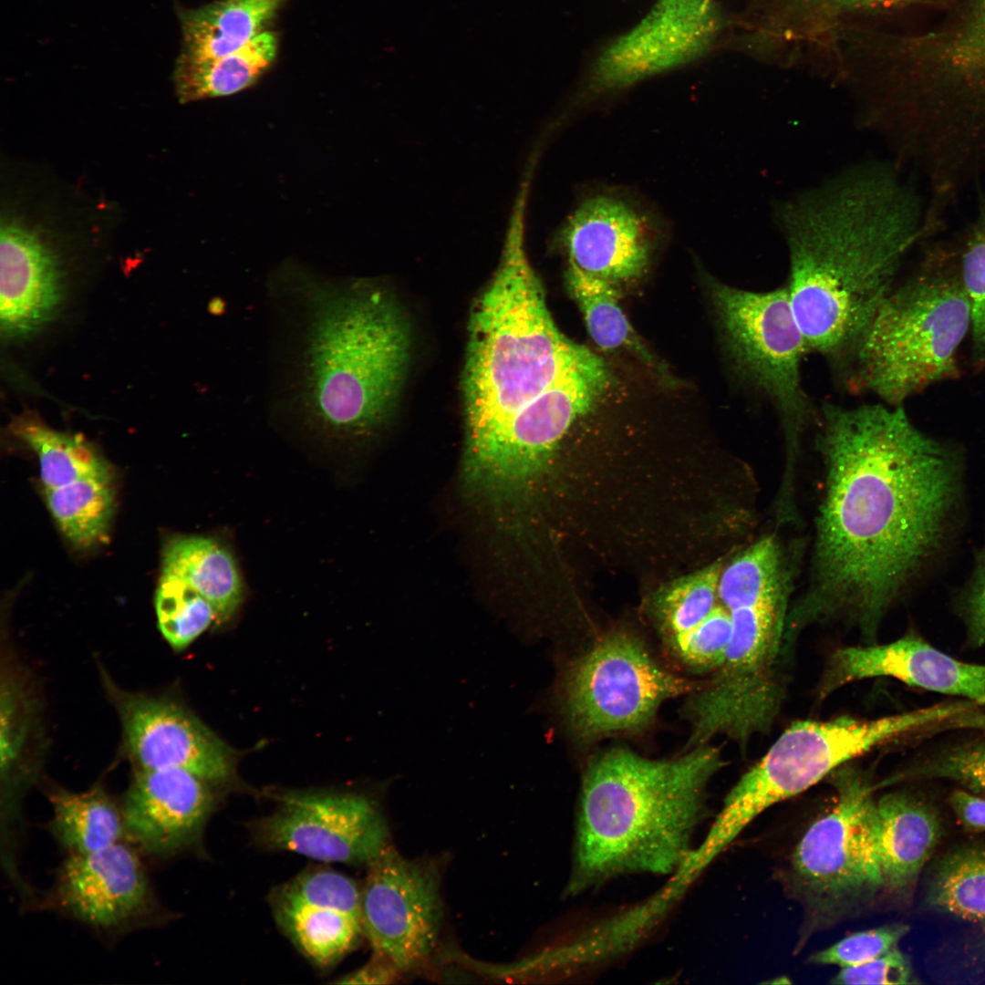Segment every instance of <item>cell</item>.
Here are the masks:
<instances>
[{
  "label": "cell",
  "mask_w": 985,
  "mask_h": 985,
  "mask_svg": "<svg viewBox=\"0 0 985 985\" xmlns=\"http://www.w3.org/2000/svg\"><path fill=\"white\" fill-rule=\"evenodd\" d=\"M0 265L2 335L27 337L52 318L61 302L57 257L37 229L6 217L1 224Z\"/></svg>",
  "instance_id": "obj_23"
},
{
  "label": "cell",
  "mask_w": 985,
  "mask_h": 985,
  "mask_svg": "<svg viewBox=\"0 0 985 985\" xmlns=\"http://www.w3.org/2000/svg\"><path fill=\"white\" fill-rule=\"evenodd\" d=\"M913 0H752L741 23V46L763 57L794 59L815 49L824 55L850 22Z\"/></svg>",
  "instance_id": "obj_22"
},
{
  "label": "cell",
  "mask_w": 985,
  "mask_h": 985,
  "mask_svg": "<svg viewBox=\"0 0 985 985\" xmlns=\"http://www.w3.org/2000/svg\"><path fill=\"white\" fill-rule=\"evenodd\" d=\"M933 907L973 922H985V848L965 846L946 855L930 880Z\"/></svg>",
  "instance_id": "obj_34"
},
{
  "label": "cell",
  "mask_w": 985,
  "mask_h": 985,
  "mask_svg": "<svg viewBox=\"0 0 985 985\" xmlns=\"http://www.w3.org/2000/svg\"><path fill=\"white\" fill-rule=\"evenodd\" d=\"M51 896L60 910L102 931L138 925L158 907L140 855L123 841L91 853L67 855Z\"/></svg>",
  "instance_id": "obj_16"
},
{
  "label": "cell",
  "mask_w": 985,
  "mask_h": 985,
  "mask_svg": "<svg viewBox=\"0 0 985 985\" xmlns=\"http://www.w3.org/2000/svg\"><path fill=\"white\" fill-rule=\"evenodd\" d=\"M278 275L304 306L293 361L298 407L335 434L373 430L408 362L410 330L399 306L365 282L330 283L292 265Z\"/></svg>",
  "instance_id": "obj_4"
},
{
  "label": "cell",
  "mask_w": 985,
  "mask_h": 985,
  "mask_svg": "<svg viewBox=\"0 0 985 985\" xmlns=\"http://www.w3.org/2000/svg\"><path fill=\"white\" fill-rule=\"evenodd\" d=\"M118 700L125 741L137 768H181L213 785L233 780V751L186 709L138 694H120Z\"/></svg>",
  "instance_id": "obj_20"
},
{
  "label": "cell",
  "mask_w": 985,
  "mask_h": 985,
  "mask_svg": "<svg viewBox=\"0 0 985 985\" xmlns=\"http://www.w3.org/2000/svg\"><path fill=\"white\" fill-rule=\"evenodd\" d=\"M570 294L580 308L589 336L605 351L625 349L659 368L635 333L619 303L616 285L569 264L565 272Z\"/></svg>",
  "instance_id": "obj_31"
},
{
  "label": "cell",
  "mask_w": 985,
  "mask_h": 985,
  "mask_svg": "<svg viewBox=\"0 0 985 985\" xmlns=\"http://www.w3.org/2000/svg\"><path fill=\"white\" fill-rule=\"evenodd\" d=\"M731 635L730 614L718 600L709 616L669 652L693 670L713 672L723 662Z\"/></svg>",
  "instance_id": "obj_38"
},
{
  "label": "cell",
  "mask_w": 985,
  "mask_h": 985,
  "mask_svg": "<svg viewBox=\"0 0 985 985\" xmlns=\"http://www.w3.org/2000/svg\"><path fill=\"white\" fill-rule=\"evenodd\" d=\"M793 567L782 543L762 536L723 565L718 600L731 621L721 665L690 693L688 749L723 735L744 747L772 726L783 699L782 664Z\"/></svg>",
  "instance_id": "obj_6"
},
{
  "label": "cell",
  "mask_w": 985,
  "mask_h": 985,
  "mask_svg": "<svg viewBox=\"0 0 985 985\" xmlns=\"http://www.w3.org/2000/svg\"><path fill=\"white\" fill-rule=\"evenodd\" d=\"M927 205L895 170L839 178L783 204L786 285L806 350L848 374L907 252L926 239Z\"/></svg>",
  "instance_id": "obj_2"
},
{
  "label": "cell",
  "mask_w": 985,
  "mask_h": 985,
  "mask_svg": "<svg viewBox=\"0 0 985 985\" xmlns=\"http://www.w3.org/2000/svg\"><path fill=\"white\" fill-rule=\"evenodd\" d=\"M698 687L658 664L638 638L616 631L571 662L558 701L570 731L592 741L641 729L664 701Z\"/></svg>",
  "instance_id": "obj_10"
},
{
  "label": "cell",
  "mask_w": 985,
  "mask_h": 985,
  "mask_svg": "<svg viewBox=\"0 0 985 985\" xmlns=\"http://www.w3.org/2000/svg\"><path fill=\"white\" fill-rule=\"evenodd\" d=\"M876 808L884 886L904 890L915 883L939 840V818L929 804L905 791L881 796Z\"/></svg>",
  "instance_id": "obj_25"
},
{
  "label": "cell",
  "mask_w": 985,
  "mask_h": 985,
  "mask_svg": "<svg viewBox=\"0 0 985 985\" xmlns=\"http://www.w3.org/2000/svg\"><path fill=\"white\" fill-rule=\"evenodd\" d=\"M969 329L966 293L947 245H940L880 305L855 354L849 384L887 405H902L957 375V352Z\"/></svg>",
  "instance_id": "obj_7"
},
{
  "label": "cell",
  "mask_w": 985,
  "mask_h": 985,
  "mask_svg": "<svg viewBox=\"0 0 985 985\" xmlns=\"http://www.w3.org/2000/svg\"><path fill=\"white\" fill-rule=\"evenodd\" d=\"M161 575L182 580L214 607L217 620L225 621L243 599V582L237 564L219 542L205 536H176L162 550Z\"/></svg>",
  "instance_id": "obj_27"
},
{
  "label": "cell",
  "mask_w": 985,
  "mask_h": 985,
  "mask_svg": "<svg viewBox=\"0 0 985 985\" xmlns=\"http://www.w3.org/2000/svg\"><path fill=\"white\" fill-rule=\"evenodd\" d=\"M962 612L970 642L975 646L985 645V546L980 554L971 585L964 597Z\"/></svg>",
  "instance_id": "obj_41"
},
{
  "label": "cell",
  "mask_w": 985,
  "mask_h": 985,
  "mask_svg": "<svg viewBox=\"0 0 985 985\" xmlns=\"http://www.w3.org/2000/svg\"><path fill=\"white\" fill-rule=\"evenodd\" d=\"M402 972L384 957L373 953L371 959L359 969L341 977L337 983L343 984H389Z\"/></svg>",
  "instance_id": "obj_42"
},
{
  "label": "cell",
  "mask_w": 985,
  "mask_h": 985,
  "mask_svg": "<svg viewBox=\"0 0 985 985\" xmlns=\"http://www.w3.org/2000/svg\"><path fill=\"white\" fill-rule=\"evenodd\" d=\"M47 795L49 831L67 855L95 852L126 839L121 807L102 787L80 793L56 788Z\"/></svg>",
  "instance_id": "obj_29"
},
{
  "label": "cell",
  "mask_w": 985,
  "mask_h": 985,
  "mask_svg": "<svg viewBox=\"0 0 985 985\" xmlns=\"http://www.w3.org/2000/svg\"><path fill=\"white\" fill-rule=\"evenodd\" d=\"M727 352L740 378L775 410L783 437L785 463L777 497L796 499V474L804 434L817 421L805 391L801 363L806 350L786 286L752 291L710 284Z\"/></svg>",
  "instance_id": "obj_9"
},
{
  "label": "cell",
  "mask_w": 985,
  "mask_h": 985,
  "mask_svg": "<svg viewBox=\"0 0 985 985\" xmlns=\"http://www.w3.org/2000/svg\"><path fill=\"white\" fill-rule=\"evenodd\" d=\"M269 904L279 928L319 968L337 963L364 936L361 887L337 871L306 869L273 889Z\"/></svg>",
  "instance_id": "obj_17"
},
{
  "label": "cell",
  "mask_w": 985,
  "mask_h": 985,
  "mask_svg": "<svg viewBox=\"0 0 985 985\" xmlns=\"http://www.w3.org/2000/svg\"><path fill=\"white\" fill-rule=\"evenodd\" d=\"M949 779L985 794V740L963 742L928 755L892 780Z\"/></svg>",
  "instance_id": "obj_37"
},
{
  "label": "cell",
  "mask_w": 985,
  "mask_h": 985,
  "mask_svg": "<svg viewBox=\"0 0 985 985\" xmlns=\"http://www.w3.org/2000/svg\"><path fill=\"white\" fill-rule=\"evenodd\" d=\"M47 505L65 537L91 547L106 537L114 511L111 479L89 477L45 489Z\"/></svg>",
  "instance_id": "obj_32"
},
{
  "label": "cell",
  "mask_w": 985,
  "mask_h": 985,
  "mask_svg": "<svg viewBox=\"0 0 985 985\" xmlns=\"http://www.w3.org/2000/svg\"><path fill=\"white\" fill-rule=\"evenodd\" d=\"M463 378L466 443L462 471L475 466L504 426L557 382L585 346L555 325L513 215L502 260L470 320Z\"/></svg>",
  "instance_id": "obj_5"
},
{
  "label": "cell",
  "mask_w": 985,
  "mask_h": 985,
  "mask_svg": "<svg viewBox=\"0 0 985 985\" xmlns=\"http://www.w3.org/2000/svg\"><path fill=\"white\" fill-rule=\"evenodd\" d=\"M609 383L607 366L586 347L557 382L504 426L482 460L462 472L467 489L495 507L524 502L559 441Z\"/></svg>",
  "instance_id": "obj_11"
},
{
  "label": "cell",
  "mask_w": 985,
  "mask_h": 985,
  "mask_svg": "<svg viewBox=\"0 0 985 985\" xmlns=\"http://www.w3.org/2000/svg\"><path fill=\"white\" fill-rule=\"evenodd\" d=\"M967 710L965 701H957L875 719L794 721L737 782L710 835L725 847L769 807L804 792L848 761L894 739L955 722Z\"/></svg>",
  "instance_id": "obj_8"
},
{
  "label": "cell",
  "mask_w": 985,
  "mask_h": 985,
  "mask_svg": "<svg viewBox=\"0 0 985 985\" xmlns=\"http://www.w3.org/2000/svg\"><path fill=\"white\" fill-rule=\"evenodd\" d=\"M908 959L897 949L866 963L843 968L835 976L834 984H908L912 983Z\"/></svg>",
  "instance_id": "obj_40"
},
{
  "label": "cell",
  "mask_w": 985,
  "mask_h": 985,
  "mask_svg": "<svg viewBox=\"0 0 985 985\" xmlns=\"http://www.w3.org/2000/svg\"><path fill=\"white\" fill-rule=\"evenodd\" d=\"M816 422L824 494L809 586L789 610L785 639L842 619L875 643L890 605L940 546L959 499V460L902 405L825 402Z\"/></svg>",
  "instance_id": "obj_1"
},
{
  "label": "cell",
  "mask_w": 985,
  "mask_h": 985,
  "mask_svg": "<svg viewBox=\"0 0 985 985\" xmlns=\"http://www.w3.org/2000/svg\"><path fill=\"white\" fill-rule=\"evenodd\" d=\"M688 750L653 760L617 748L591 760L581 787L570 893L627 873L669 874L687 861L708 783L723 765L713 746Z\"/></svg>",
  "instance_id": "obj_3"
},
{
  "label": "cell",
  "mask_w": 985,
  "mask_h": 985,
  "mask_svg": "<svg viewBox=\"0 0 985 985\" xmlns=\"http://www.w3.org/2000/svg\"><path fill=\"white\" fill-rule=\"evenodd\" d=\"M278 52V36L265 30L241 48L203 60L177 57L172 79L181 103L227 97L254 85Z\"/></svg>",
  "instance_id": "obj_28"
},
{
  "label": "cell",
  "mask_w": 985,
  "mask_h": 985,
  "mask_svg": "<svg viewBox=\"0 0 985 985\" xmlns=\"http://www.w3.org/2000/svg\"><path fill=\"white\" fill-rule=\"evenodd\" d=\"M658 233L651 216L627 199L596 193L576 205L557 236L569 264L617 285L645 275Z\"/></svg>",
  "instance_id": "obj_19"
},
{
  "label": "cell",
  "mask_w": 985,
  "mask_h": 985,
  "mask_svg": "<svg viewBox=\"0 0 985 985\" xmlns=\"http://www.w3.org/2000/svg\"><path fill=\"white\" fill-rule=\"evenodd\" d=\"M159 628L175 650H182L204 632L217 614L213 605L188 584L161 575L155 594Z\"/></svg>",
  "instance_id": "obj_35"
},
{
  "label": "cell",
  "mask_w": 985,
  "mask_h": 985,
  "mask_svg": "<svg viewBox=\"0 0 985 985\" xmlns=\"http://www.w3.org/2000/svg\"><path fill=\"white\" fill-rule=\"evenodd\" d=\"M837 781L835 804L806 830L792 856L800 885L814 900L832 907L884 886L873 787L854 772Z\"/></svg>",
  "instance_id": "obj_12"
},
{
  "label": "cell",
  "mask_w": 985,
  "mask_h": 985,
  "mask_svg": "<svg viewBox=\"0 0 985 985\" xmlns=\"http://www.w3.org/2000/svg\"><path fill=\"white\" fill-rule=\"evenodd\" d=\"M878 677L985 706V664L959 660L914 634L839 648L827 664L819 693L824 698L850 682Z\"/></svg>",
  "instance_id": "obj_21"
},
{
  "label": "cell",
  "mask_w": 985,
  "mask_h": 985,
  "mask_svg": "<svg viewBox=\"0 0 985 985\" xmlns=\"http://www.w3.org/2000/svg\"><path fill=\"white\" fill-rule=\"evenodd\" d=\"M289 0H216L197 8L177 6L179 57L212 59L241 48L265 31Z\"/></svg>",
  "instance_id": "obj_26"
},
{
  "label": "cell",
  "mask_w": 985,
  "mask_h": 985,
  "mask_svg": "<svg viewBox=\"0 0 985 985\" xmlns=\"http://www.w3.org/2000/svg\"><path fill=\"white\" fill-rule=\"evenodd\" d=\"M277 808L253 824L262 846L318 861L368 866L390 845L377 802L357 793L288 792Z\"/></svg>",
  "instance_id": "obj_14"
},
{
  "label": "cell",
  "mask_w": 985,
  "mask_h": 985,
  "mask_svg": "<svg viewBox=\"0 0 985 985\" xmlns=\"http://www.w3.org/2000/svg\"><path fill=\"white\" fill-rule=\"evenodd\" d=\"M443 912L441 875L432 863L409 859L389 845L368 866L361 886L364 936L373 953L402 973L430 959Z\"/></svg>",
  "instance_id": "obj_13"
},
{
  "label": "cell",
  "mask_w": 985,
  "mask_h": 985,
  "mask_svg": "<svg viewBox=\"0 0 985 985\" xmlns=\"http://www.w3.org/2000/svg\"><path fill=\"white\" fill-rule=\"evenodd\" d=\"M9 430L37 455L45 489L89 477L112 478L109 463L92 445L80 436L50 428L32 411L16 417Z\"/></svg>",
  "instance_id": "obj_30"
},
{
  "label": "cell",
  "mask_w": 985,
  "mask_h": 985,
  "mask_svg": "<svg viewBox=\"0 0 985 985\" xmlns=\"http://www.w3.org/2000/svg\"><path fill=\"white\" fill-rule=\"evenodd\" d=\"M909 927L894 924L851 934L810 958L815 964L850 968L866 963L897 948Z\"/></svg>",
  "instance_id": "obj_39"
},
{
  "label": "cell",
  "mask_w": 985,
  "mask_h": 985,
  "mask_svg": "<svg viewBox=\"0 0 985 985\" xmlns=\"http://www.w3.org/2000/svg\"><path fill=\"white\" fill-rule=\"evenodd\" d=\"M947 247L968 298L973 342L985 353V192L974 218Z\"/></svg>",
  "instance_id": "obj_36"
},
{
  "label": "cell",
  "mask_w": 985,
  "mask_h": 985,
  "mask_svg": "<svg viewBox=\"0 0 985 985\" xmlns=\"http://www.w3.org/2000/svg\"><path fill=\"white\" fill-rule=\"evenodd\" d=\"M949 804L959 822L969 830H985V798L966 790H957L949 797Z\"/></svg>",
  "instance_id": "obj_43"
},
{
  "label": "cell",
  "mask_w": 985,
  "mask_h": 985,
  "mask_svg": "<svg viewBox=\"0 0 985 985\" xmlns=\"http://www.w3.org/2000/svg\"><path fill=\"white\" fill-rule=\"evenodd\" d=\"M721 560L684 576L659 590L651 615L663 643L670 650L695 629L718 603Z\"/></svg>",
  "instance_id": "obj_33"
},
{
  "label": "cell",
  "mask_w": 985,
  "mask_h": 985,
  "mask_svg": "<svg viewBox=\"0 0 985 985\" xmlns=\"http://www.w3.org/2000/svg\"><path fill=\"white\" fill-rule=\"evenodd\" d=\"M726 26L716 0H657L634 27L601 50L586 89L591 95L620 90L694 62L712 49Z\"/></svg>",
  "instance_id": "obj_15"
},
{
  "label": "cell",
  "mask_w": 985,
  "mask_h": 985,
  "mask_svg": "<svg viewBox=\"0 0 985 985\" xmlns=\"http://www.w3.org/2000/svg\"><path fill=\"white\" fill-rule=\"evenodd\" d=\"M939 44L922 92L947 119L985 134V0H971L958 28Z\"/></svg>",
  "instance_id": "obj_24"
},
{
  "label": "cell",
  "mask_w": 985,
  "mask_h": 985,
  "mask_svg": "<svg viewBox=\"0 0 985 985\" xmlns=\"http://www.w3.org/2000/svg\"><path fill=\"white\" fill-rule=\"evenodd\" d=\"M213 784L181 768H137L121 806L126 839L155 857L200 846L214 810Z\"/></svg>",
  "instance_id": "obj_18"
}]
</instances>
